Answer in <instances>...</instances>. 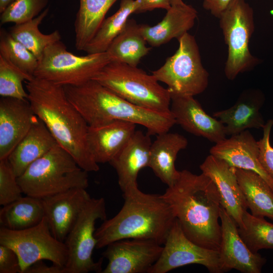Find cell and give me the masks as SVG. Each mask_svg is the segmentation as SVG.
<instances>
[{"instance_id": "1", "label": "cell", "mask_w": 273, "mask_h": 273, "mask_svg": "<svg viewBox=\"0 0 273 273\" xmlns=\"http://www.w3.org/2000/svg\"><path fill=\"white\" fill-rule=\"evenodd\" d=\"M171 208L185 235L197 245L219 251L221 240L219 193L202 173L179 171L175 183L161 195Z\"/></svg>"}, {"instance_id": "2", "label": "cell", "mask_w": 273, "mask_h": 273, "mask_svg": "<svg viewBox=\"0 0 273 273\" xmlns=\"http://www.w3.org/2000/svg\"><path fill=\"white\" fill-rule=\"evenodd\" d=\"M28 100L35 114L46 125L57 143L84 170H99L90 152L88 125L68 99L64 86L34 77L26 81Z\"/></svg>"}, {"instance_id": "3", "label": "cell", "mask_w": 273, "mask_h": 273, "mask_svg": "<svg viewBox=\"0 0 273 273\" xmlns=\"http://www.w3.org/2000/svg\"><path fill=\"white\" fill-rule=\"evenodd\" d=\"M123 197L124 202L119 212L96 230V248L130 239L164 244L176 218L162 195L146 194L138 189Z\"/></svg>"}, {"instance_id": "4", "label": "cell", "mask_w": 273, "mask_h": 273, "mask_svg": "<svg viewBox=\"0 0 273 273\" xmlns=\"http://www.w3.org/2000/svg\"><path fill=\"white\" fill-rule=\"evenodd\" d=\"M64 86L68 99L89 126L121 120L144 126L151 135L169 131L175 124L171 112L161 113L136 106L96 80Z\"/></svg>"}, {"instance_id": "5", "label": "cell", "mask_w": 273, "mask_h": 273, "mask_svg": "<svg viewBox=\"0 0 273 273\" xmlns=\"http://www.w3.org/2000/svg\"><path fill=\"white\" fill-rule=\"evenodd\" d=\"M87 171L58 144L17 177L23 193L42 199L75 188L88 186Z\"/></svg>"}, {"instance_id": "6", "label": "cell", "mask_w": 273, "mask_h": 273, "mask_svg": "<svg viewBox=\"0 0 273 273\" xmlns=\"http://www.w3.org/2000/svg\"><path fill=\"white\" fill-rule=\"evenodd\" d=\"M92 80L136 106L161 113L171 112L168 89L152 74L138 67L111 61Z\"/></svg>"}, {"instance_id": "7", "label": "cell", "mask_w": 273, "mask_h": 273, "mask_svg": "<svg viewBox=\"0 0 273 273\" xmlns=\"http://www.w3.org/2000/svg\"><path fill=\"white\" fill-rule=\"evenodd\" d=\"M110 62L106 52L78 56L59 40L46 49L34 77L62 86L78 85L92 80Z\"/></svg>"}, {"instance_id": "8", "label": "cell", "mask_w": 273, "mask_h": 273, "mask_svg": "<svg viewBox=\"0 0 273 273\" xmlns=\"http://www.w3.org/2000/svg\"><path fill=\"white\" fill-rule=\"evenodd\" d=\"M218 19L228 49L224 73L233 80L260 63L249 48L255 28L254 12L246 0H232Z\"/></svg>"}, {"instance_id": "9", "label": "cell", "mask_w": 273, "mask_h": 273, "mask_svg": "<svg viewBox=\"0 0 273 273\" xmlns=\"http://www.w3.org/2000/svg\"><path fill=\"white\" fill-rule=\"evenodd\" d=\"M177 40L175 53L152 74L167 85L170 95L195 96L207 88L209 73L202 64L195 37L187 32Z\"/></svg>"}, {"instance_id": "10", "label": "cell", "mask_w": 273, "mask_h": 273, "mask_svg": "<svg viewBox=\"0 0 273 273\" xmlns=\"http://www.w3.org/2000/svg\"><path fill=\"white\" fill-rule=\"evenodd\" d=\"M0 244L15 252L22 273L39 261L47 260L65 267L68 259L65 243L53 235L45 216L37 225L25 230H12L1 226Z\"/></svg>"}, {"instance_id": "11", "label": "cell", "mask_w": 273, "mask_h": 273, "mask_svg": "<svg viewBox=\"0 0 273 273\" xmlns=\"http://www.w3.org/2000/svg\"><path fill=\"white\" fill-rule=\"evenodd\" d=\"M98 219H106L105 199L90 198L64 241L68 253L66 273L102 272L103 259L95 262L92 258L97 245L95 225Z\"/></svg>"}, {"instance_id": "12", "label": "cell", "mask_w": 273, "mask_h": 273, "mask_svg": "<svg viewBox=\"0 0 273 273\" xmlns=\"http://www.w3.org/2000/svg\"><path fill=\"white\" fill-rule=\"evenodd\" d=\"M157 261L148 273H166L191 264L206 267L210 272H222L218 251L201 247L190 240L175 218Z\"/></svg>"}, {"instance_id": "13", "label": "cell", "mask_w": 273, "mask_h": 273, "mask_svg": "<svg viewBox=\"0 0 273 273\" xmlns=\"http://www.w3.org/2000/svg\"><path fill=\"white\" fill-rule=\"evenodd\" d=\"M103 253L108 262L102 273H144L159 259L163 247L151 240H118Z\"/></svg>"}, {"instance_id": "14", "label": "cell", "mask_w": 273, "mask_h": 273, "mask_svg": "<svg viewBox=\"0 0 273 273\" xmlns=\"http://www.w3.org/2000/svg\"><path fill=\"white\" fill-rule=\"evenodd\" d=\"M221 240L219 251L222 272L236 269L243 273H260L266 260L250 250L240 237L238 226L221 206Z\"/></svg>"}, {"instance_id": "15", "label": "cell", "mask_w": 273, "mask_h": 273, "mask_svg": "<svg viewBox=\"0 0 273 273\" xmlns=\"http://www.w3.org/2000/svg\"><path fill=\"white\" fill-rule=\"evenodd\" d=\"M202 173L214 183L219 193L221 206L238 227L243 225L242 216L247 211L244 196L238 181L236 168L211 154L200 165Z\"/></svg>"}, {"instance_id": "16", "label": "cell", "mask_w": 273, "mask_h": 273, "mask_svg": "<svg viewBox=\"0 0 273 273\" xmlns=\"http://www.w3.org/2000/svg\"><path fill=\"white\" fill-rule=\"evenodd\" d=\"M90 198L86 189L75 188L41 199L44 216L57 239L64 242Z\"/></svg>"}, {"instance_id": "17", "label": "cell", "mask_w": 273, "mask_h": 273, "mask_svg": "<svg viewBox=\"0 0 273 273\" xmlns=\"http://www.w3.org/2000/svg\"><path fill=\"white\" fill-rule=\"evenodd\" d=\"M170 111L185 130L217 143L226 138L224 125L208 115L194 96L171 95Z\"/></svg>"}, {"instance_id": "18", "label": "cell", "mask_w": 273, "mask_h": 273, "mask_svg": "<svg viewBox=\"0 0 273 273\" xmlns=\"http://www.w3.org/2000/svg\"><path fill=\"white\" fill-rule=\"evenodd\" d=\"M36 116L28 100L0 99V160L7 159L30 129Z\"/></svg>"}, {"instance_id": "19", "label": "cell", "mask_w": 273, "mask_h": 273, "mask_svg": "<svg viewBox=\"0 0 273 273\" xmlns=\"http://www.w3.org/2000/svg\"><path fill=\"white\" fill-rule=\"evenodd\" d=\"M151 144L150 135L135 130L126 145L109 162L117 172L118 185L123 194L139 189L138 175L142 168L149 167Z\"/></svg>"}, {"instance_id": "20", "label": "cell", "mask_w": 273, "mask_h": 273, "mask_svg": "<svg viewBox=\"0 0 273 273\" xmlns=\"http://www.w3.org/2000/svg\"><path fill=\"white\" fill-rule=\"evenodd\" d=\"M210 154L236 168L257 173L273 190V179L265 171L259 160L258 141L249 130L215 143L210 149Z\"/></svg>"}, {"instance_id": "21", "label": "cell", "mask_w": 273, "mask_h": 273, "mask_svg": "<svg viewBox=\"0 0 273 273\" xmlns=\"http://www.w3.org/2000/svg\"><path fill=\"white\" fill-rule=\"evenodd\" d=\"M265 97L259 89L243 91L231 107L213 113L225 126L226 135H233L250 128H263L265 123L260 110Z\"/></svg>"}, {"instance_id": "22", "label": "cell", "mask_w": 273, "mask_h": 273, "mask_svg": "<svg viewBox=\"0 0 273 273\" xmlns=\"http://www.w3.org/2000/svg\"><path fill=\"white\" fill-rule=\"evenodd\" d=\"M136 125L115 120L98 126H88V147L96 162L109 163L131 138L136 130Z\"/></svg>"}, {"instance_id": "23", "label": "cell", "mask_w": 273, "mask_h": 273, "mask_svg": "<svg viewBox=\"0 0 273 273\" xmlns=\"http://www.w3.org/2000/svg\"><path fill=\"white\" fill-rule=\"evenodd\" d=\"M197 11L185 3L171 5L163 19L154 26L140 24L141 32L147 42L157 47L177 39L188 32L194 25Z\"/></svg>"}, {"instance_id": "24", "label": "cell", "mask_w": 273, "mask_h": 273, "mask_svg": "<svg viewBox=\"0 0 273 273\" xmlns=\"http://www.w3.org/2000/svg\"><path fill=\"white\" fill-rule=\"evenodd\" d=\"M57 144L46 125L36 116L28 132L7 158L16 176L22 175L30 165Z\"/></svg>"}, {"instance_id": "25", "label": "cell", "mask_w": 273, "mask_h": 273, "mask_svg": "<svg viewBox=\"0 0 273 273\" xmlns=\"http://www.w3.org/2000/svg\"><path fill=\"white\" fill-rule=\"evenodd\" d=\"M188 144L184 135L169 131L157 134L152 143L149 167L168 187L172 185L179 176L175 161L178 152L185 149Z\"/></svg>"}, {"instance_id": "26", "label": "cell", "mask_w": 273, "mask_h": 273, "mask_svg": "<svg viewBox=\"0 0 273 273\" xmlns=\"http://www.w3.org/2000/svg\"><path fill=\"white\" fill-rule=\"evenodd\" d=\"M236 173L251 214L257 217H266L273 220V190L255 172L236 168Z\"/></svg>"}, {"instance_id": "27", "label": "cell", "mask_w": 273, "mask_h": 273, "mask_svg": "<svg viewBox=\"0 0 273 273\" xmlns=\"http://www.w3.org/2000/svg\"><path fill=\"white\" fill-rule=\"evenodd\" d=\"M147 43L141 32L140 25L134 20L128 19L106 52L111 61L137 67L142 58L151 49L146 46Z\"/></svg>"}, {"instance_id": "28", "label": "cell", "mask_w": 273, "mask_h": 273, "mask_svg": "<svg viewBox=\"0 0 273 273\" xmlns=\"http://www.w3.org/2000/svg\"><path fill=\"white\" fill-rule=\"evenodd\" d=\"M117 0H79V8L74 22L75 46L83 51L93 38L105 16Z\"/></svg>"}, {"instance_id": "29", "label": "cell", "mask_w": 273, "mask_h": 273, "mask_svg": "<svg viewBox=\"0 0 273 273\" xmlns=\"http://www.w3.org/2000/svg\"><path fill=\"white\" fill-rule=\"evenodd\" d=\"M44 217L41 199L26 195L3 206L0 224L12 230H22L38 224Z\"/></svg>"}, {"instance_id": "30", "label": "cell", "mask_w": 273, "mask_h": 273, "mask_svg": "<svg viewBox=\"0 0 273 273\" xmlns=\"http://www.w3.org/2000/svg\"><path fill=\"white\" fill-rule=\"evenodd\" d=\"M137 9L135 0H121L117 12L105 18L83 51L87 54L106 52L113 40L124 27L129 16L136 13Z\"/></svg>"}, {"instance_id": "31", "label": "cell", "mask_w": 273, "mask_h": 273, "mask_svg": "<svg viewBox=\"0 0 273 273\" xmlns=\"http://www.w3.org/2000/svg\"><path fill=\"white\" fill-rule=\"evenodd\" d=\"M49 12L48 7L32 20L15 24L9 31L12 37L29 50L38 60L49 46L61 39L60 33L57 30L46 34L42 33L39 29V25Z\"/></svg>"}, {"instance_id": "32", "label": "cell", "mask_w": 273, "mask_h": 273, "mask_svg": "<svg viewBox=\"0 0 273 273\" xmlns=\"http://www.w3.org/2000/svg\"><path fill=\"white\" fill-rule=\"evenodd\" d=\"M243 225L239 234L251 251L257 253L262 249H273V224L264 218L257 217L247 211L242 216Z\"/></svg>"}, {"instance_id": "33", "label": "cell", "mask_w": 273, "mask_h": 273, "mask_svg": "<svg viewBox=\"0 0 273 273\" xmlns=\"http://www.w3.org/2000/svg\"><path fill=\"white\" fill-rule=\"evenodd\" d=\"M0 56L24 73L34 77L38 59L4 29L0 30Z\"/></svg>"}, {"instance_id": "34", "label": "cell", "mask_w": 273, "mask_h": 273, "mask_svg": "<svg viewBox=\"0 0 273 273\" xmlns=\"http://www.w3.org/2000/svg\"><path fill=\"white\" fill-rule=\"evenodd\" d=\"M34 78L15 67L0 56V96L28 100V93L23 86L24 81Z\"/></svg>"}, {"instance_id": "35", "label": "cell", "mask_w": 273, "mask_h": 273, "mask_svg": "<svg viewBox=\"0 0 273 273\" xmlns=\"http://www.w3.org/2000/svg\"><path fill=\"white\" fill-rule=\"evenodd\" d=\"M49 0H15L1 13V25L19 24L38 16L47 8Z\"/></svg>"}, {"instance_id": "36", "label": "cell", "mask_w": 273, "mask_h": 273, "mask_svg": "<svg viewBox=\"0 0 273 273\" xmlns=\"http://www.w3.org/2000/svg\"><path fill=\"white\" fill-rule=\"evenodd\" d=\"M22 193L8 159L0 160V205L4 206L17 200Z\"/></svg>"}, {"instance_id": "37", "label": "cell", "mask_w": 273, "mask_h": 273, "mask_svg": "<svg viewBox=\"0 0 273 273\" xmlns=\"http://www.w3.org/2000/svg\"><path fill=\"white\" fill-rule=\"evenodd\" d=\"M273 119L268 120L263 127V135L258 141L259 148V161L268 174L273 179V147L270 143V134Z\"/></svg>"}, {"instance_id": "38", "label": "cell", "mask_w": 273, "mask_h": 273, "mask_svg": "<svg viewBox=\"0 0 273 273\" xmlns=\"http://www.w3.org/2000/svg\"><path fill=\"white\" fill-rule=\"evenodd\" d=\"M0 273H22L19 258L11 248L0 244Z\"/></svg>"}, {"instance_id": "39", "label": "cell", "mask_w": 273, "mask_h": 273, "mask_svg": "<svg viewBox=\"0 0 273 273\" xmlns=\"http://www.w3.org/2000/svg\"><path fill=\"white\" fill-rule=\"evenodd\" d=\"M138 9L136 13L152 11L155 9H163L166 11L170 8L172 0H135Z\"/></svg>"}, {"instance_id": "40", "label": "cell", "mask_w": 273, "mask_h": 273, "mask_svg": "<svg viewBox=\"0 0 273 273\" xmlns=\"http://www.w3.org/2000/svg\"><path fill=\"white\" fill-rule=\"evenodd\" d=\"M24 273H66L65 268L52 263L48 265L39 261L28 267Z\"/></svg>"}, {"instance_id": "41", "label": "cell", "mask_w": 273, "mask_h": 273, "mask_svg": "<svg viewBox=\"0 0 273 273\" xmlns=\"http://www.w3.org/2000/svg\"><path fill=\"white\" fill-rule=\"evenodd\" d=\"M232 0H203V7L219 18Z\"/></svg>"}, {"instance_id": "42", "label": "cell", "mask_w": 273, "mask_h": 273, "mask_svg": "<svg viewBox=\"0 0 273 273\" xmlns=\"http://www.w3.org/2000/svg\"><path fill=\"white\" fill-rule=\"evenodd\" d=\"M15 0H0V13Z\"/></svg>"}]
</instances>
